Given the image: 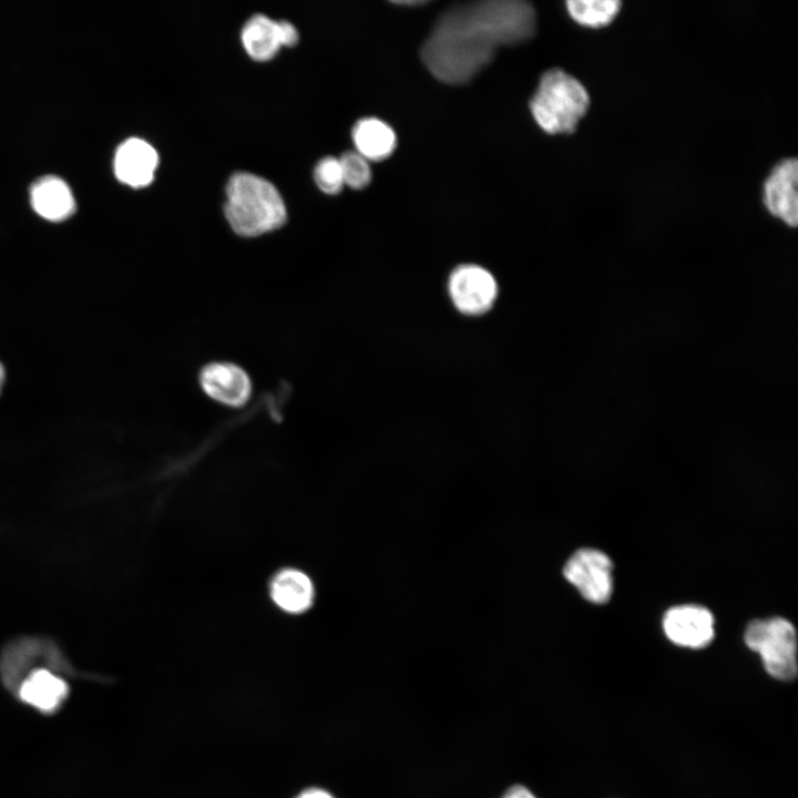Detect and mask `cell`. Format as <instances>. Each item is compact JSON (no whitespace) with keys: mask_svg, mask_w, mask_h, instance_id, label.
<instances>
[{"mask_svg":"<svg viewBox=\"0 0 798 798\" xmlns=\"http://www.w3.org/2000/svg\"><path fill=\"white\" fill-rule=\"evenodd\" d=\"M224 212L232 229L244 237L273 232L282 227L287 217L277 188L247 172H237L229 177Z\"/></svg>","mask_w":798,"mask_h":798,"instance_id":"obj_2","label":"cell"},{"mask_svg":"<svg viewBox=\"0 0 798 798\" xmlns=\"http://www.w3.org/2000/svg\"><path fill=\"white\" fill-rule=\"evenodd\" d=\"M16 688L20 700L42 713L59 709L69 694V686L61 676L43 667L24 674Z\"/></svg>","mask_w":798,"mask_h":798,"instance_id":"obj_11","label":"cell"},{"mask_svg":"<svg viewBox=\"0 0 798 798\" xmlns=\"http://www.w3.org/2000/svg\"><path fill=\"white\" fill-rule=\"evenodd\" d=\"M533 7L521 0H487L454 4L437 20L421 49L428 70L448 84L471 81L500 47L530 39Z\"/></svg>","mask_w":798,"mask_h":798,"instance_id":"obj_1","label":"cell"},{"mask_svg":"<svg viewBox=\"0 0 798 798\" xmlns=\"http://www.w3.org/2000/svg\"><path fill=\"white\" fill-rule=\"evenodd\" d=\"M317 186L326 194H337L344 184L339 160L332 156L321 158L314 171Z\"/></svg>","mask_w":798,"mask_h":798,"instance_id":"obj_18","label":"cell"},{"mask_svg":"<svg viewBox=\"0 0 798 798\" xmlns=\"http://www.w3.org/2000/svg\"><path fill=\"white\" fill-rule=\"evenodd\" d=\"M270 595L274 602L289 613L308 610L314 598V586L309 577L300 571L287 569L273 579Z\"/></svg>","mask_w":798,"mask_h":798,"instance_id":"obj_13","label":"cell"},{"mask_svg":"<svg viewBox=\"0 0 798 798\" xmlns=\"http://www.w3.org/2000/svg\"><path fill=\"white\" fill-rule=\"evenodd\" d=\"M296 798H335L330 792L320 788H309L301 791Z\"/></svg>","mask_w":798,"mask_h":798,"instance_id":"obj_21","label":"cell"},{"mask_svg":"<svg viewBox=\"0 0 798 798\" xmlns=\"http://www.w3.org/2000/svg\"><path fill=\"white\" fill-rule=\"evenodd\" d=\"M277 30L280 47H294L298 42V32L296 28L288 21H277Z\"/></svg>","mask_w":798,"mask_h":798,"instance_id":"obj_19","label":"cell"},{"mask_svg":"<svg viewBox=\"0 0 798 798\" xmlns=\"http://www.w3.org/2000/svg\"><path fill=\"white\" fill-rule=\"evenodd\" d=\"M798 162L785 158L771 170L764 184V203L769 213L790 226L798 221Z\"/></svg>","mask_w":798,"mask_h":798,"instance_id":"obj_9","label":"cell"},{"mask_svg":"<svg viewBox=\"0 0 798 798\" xmlns=\"http://www.w3.org/2000/svg\"><path fill=\"white\" fill-rule=\"evenodd\" d=\"M590 106L584 85L561 69L546 71L530 109L539 126L550 134L572 133Z\"/></svg>","mask_w":798,"mask_h":798,"instance_id":"obj_3","label":"cell"},{"mask_svg":"<svg viewBox=\"0 0 798 798\" xmlns=\"http://www.w3.org/2000/svg\"><path fill=\"white\" fill-rule=\"evenodd\" d=\"M352 140L357 153L371 161L387 158L396 146V135L392 129L376 117L358 121L352 130Z\"/></svg>","mask_w":798,"mask_h":798,"instance_id":"obj_14","label":"cell"},{"mask_svg":"<svg viewBox=\"0 0 798 798\" xmlns=\"http://www.w3.org/2000/svg\"><path fill=\"white\" fill-rule=\"evenodd\" d=\"M6 380V369L2 362L0 361V392L2 390L3 383Z\"/></svg>","mask_w":798,"mask_h":798,"instance_id":"obj_23","label":"cell"},{"mask_svg":"<svg viewBox=\"0 0 798 798\" xmlns=\"http://www.w3.org/2000/svg\"><path fill=\"white\" fill-rule=\"evenodd\" d=\"M666 636L679 646L702 648L714 637V617L699 605H679L669 608L663 618Z\"/></svg>","mask_w":798,"mask_h":798,"instance_id":"obj_8","label":"cell"},{"mask_svg":"<svg viewBox=\"0 0 798 798\" xmlns=\"http://www.w3.org/2000/svg\"><path fill=\"white\" fill-rule=\"evenodd\" d=\"M158 155L144 140L132 137L124 141L114 156V173L122 183L132 187L149 185L154 178Z\"/></svg>","mask_w":798,"mask_h":798,"instance_id":"obj_10","label":"cell"},{"mask_svg":"<svg viewBox=\"0 0 798 798\" xmlns=\"http://www.w3.org/2000/svg\"><path fill=\"white\" fill-rule=\"evenodd\" d=\"M618 0H570L566 2L570 16L580 24L600 28L610 24L620 11Z\"/></svg>","mask_w":798,"mask_h":798,"instance_id":"obj_16","label":"cell"},{"mask_svg":"<svg viewBox=\"0 0 798 798\" xmlns=\"http://www.w3.org/2000/svg\"><path fill=\"white\" fill-rule=\"evenodd\" d=\"M242 42L255 61H268L280 48L277 21L264 14L253 16L242 30Z\"/></svg>","mask_w":798,"mask_h":798,"instance_id":"obj_15","label":"cell"},{"mask_svg":"<svg viewBox=\"0 0 798 798\" xmlns=\"http://www.w3.org/2000/svg\"><path fill=\"white\" fill-rule=\"evenodd\" d=\"M30 201L34 212L51 222L64 221L75 209L69 185L55 176H45L37 181L30 190Z\"/></svg>","mask_w":798,"mask_h":798,"instance_id":"obj_12","label":"cell"},{"mask_svg":"<svg viewBox=\"0 0 798 798\" xmlns=\"http://www.w3.org/2000/svg\"><path fill=\"white\" fill-rule=\"evenodd\" d=\"M501 798H536V796L523 785H513L505 790Z\"/></svg>","mask_w":798,"mask_h":798,"instance_id":"obj_20","label":"cell"},{"mask_svg":"<svg viewBox=\"0 0 798 798\" xmlns=\"http://www.w3.org/2000/svg\"><path fill=\"white\" fill-rule=\"evenodd\" d=\"M395 3H397V4H402V6H418V4H424V3H427V1H423V0H417V1L408 0V1H396Z\"/></svg>","mask_w":798,"mask_h":798,"instance_id":"obj_22","label":"cell"},{"mask_svg":"<svg viewBox=\"0 0 798 798\" xmlns=\"http://www.w3.org/2000/svg\"><path fill=\"white\" fill-rule=\"evenodd\" d=\"M200 385L211 399L233 408L245 405L252 392L247 372L238 365L226 361L204 366L200 372Z\"/></svg>","mask_w":798,"mask_h":798,"instance_id":"obj_7","label":"cell"},{"mask_svg":"<svg viewBox=\"0 0 798 798\" xmlns=\"http://www.w3.org/2000/svg\"><path fill=\"white\" fill-rule=\"evenodd\" d=\"M344 184L360 190L366 187L371 180V171L368 161L357 152H345L339 158Z\"/></svg>","mask_w":798,"mask_h":798,"instance_id":"obj_17","label":"cell"},{"mask_svg":"<svg viewBox=\"0 0 798 798\" xmlns=\"http://www.w3.org/2000/svg\"><path fill=\"white\" fill-rule=\"evenodd\" d=\"M449 291L460 311L478 315L488 310L493 304L497 297V283L484 268L464 265L451 274Z\"/></svg>","mask_w":798,"mask_h":798,"instance_id":"obj_6","label":"cell"},{"mask_svg":"<svg viewBox=\"0 0 798 798\" xmlns=\"http://www.w3.org/2000/svg\"><path fill=\"white\" fill-rule=\"evenodd\" d=\"M612 570L606 554L595 549H581L567 560L563 574L584 598L603 604L613 592Z\"/></svg>","mask_w":798,"mask_h":798,"instance_id":"obj_5","label":"cell"},{"mask_svg":"<svg viewBox=\"0 0 798 798\" xmlns=\"http://www.w3.org/2000/svg\"><path fill=\"white\" fill-rule=\"evenodd\" d=\"M745 642L760 655L769 675L781 681L796 676V632L789 621L781 617L755 620L747 625Z\"/></svg>","mask_w":798,"mask_h":798,"instance_id":"obj_4","label":"cell"}]
</instances>
